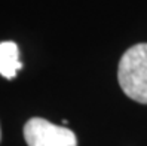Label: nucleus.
<instances>
[{
    "instance_id": "20e7f679",
    "label": "nucleus",
    "mask_w": 147,
    "mask_h": 146,
    "mask_svg": "<svg viewBox=\"0 0 147 146\" xmlns=\"http://www.w3.org/2000/svg\"><path fill=\"white\" fill-rule=\"evenodd\" d=\"M0 139H2V130H0Z\"/></svg>"
},
{
    "instance_id": "7ed1b4c3",
    "label": "nucleus",
    "mask_w": 147,
    "mask_h": 146,
    "mask_svg": "<svg viewBox=\"0 0 147 146\" xmlns=\"http://www.w3.org/2000/svg\"><path fill=\"white\" fill-rule=\"evenodd\" d=\"M22 67L20 61V51L13 42H0V75L6 79L16 76Z\"/></svg>"
},
{
    "instance_id": "f03ea898",
    "label": "nucleus",
    "mask_w": 147,
    "mask_h": 146,
    "mask_svg": "<svg viewBox=\"0 0 147 146\" xmlns=\"http://www.w3.org/2000/svg\"><path fill=\"white\" fill-rule=\"evenodd\" d=\"M24 137L28 146H77L71 130L43 118H31L24 125Z\"/></svg>"
},
{
    "instance_id": "f257e3e1",
    "label": "nucleus",
    "mask_w": 147,
    "mask_h": 146,
    "mask_svg": "<svg viewBox=\"0 0 147 146\" xmlns=\"http://www.w3.org/2000/svg\"><path fill=\"white\" fill-rule=\"evenodd\" d=\"M119 85L129 98L147 105V43L129 48L120 58Z\"/></svg>"
}]
</instances>
